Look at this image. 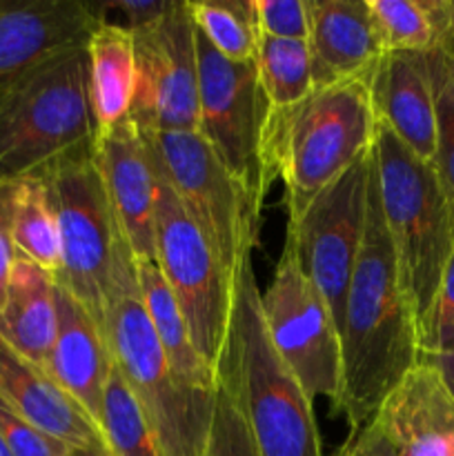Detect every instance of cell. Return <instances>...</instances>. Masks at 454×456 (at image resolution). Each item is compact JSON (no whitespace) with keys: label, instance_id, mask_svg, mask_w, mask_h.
Instances as JSON below:
<instances>
[{"label":"cell","instance_id":"cell-1","mask_svg":"<svg viewBox=\"0 0 454 456\" xmlns=\"http://www.w3.org/2000/svg\"><path fill=\"white\" fill-rule=\"evenodd\" d=\"M341 347V392L332 410L345 417L354 435L421 361L417 319L383 218L377 165L363 248L345 298Z\"/></svg>","mask_w":454,"mask_h":456},{"label":"cell","instance_id":"cell-2","mask_svg":"<svg viewBox=\"0 0 454 456\" xmlns=\"http://www.w3.org/2000/svg\"><path fill=\"white\" fill-rule=\"evenodd\" d=\"M378 118L369 80L352 78L312 89L283 110H270L265 127V169L270 185H285L288 218H296L320 190L368 156Z\"/></svg>","mask_w":454,"mask_h":456},{"label":"cell","instance_id":"cell-3","mask_svg":"<svg viewBox=\"0 0 454 456\" xmlns=\"http://www.w3.org/2000/svg\"><path fill=\"white\" fill-rule=\"evenodd\" d=\"M61 239L56 285L105 328V307L136 281V261L125 240L96 160V142L43 172Z\"/></svg>","mask_w":454,"mask_h":456},{"label":"cell","instance_id":"cell-4","mask_svg":"<svg viewBox=\"0 0 454 456\" xmlns=\"http://www.w3.org/2000/svg\"><path fill=\"white\" fill-rule=\"evenodd\" d=\"M93 142L87 45L40 62L0 94V183L47 172Z\"/></svg>","mask_w":454,"mask_h":456},{"label":"cell","instance_id":"cell-5","mask_svg":"<svg viewBox=\"0 0 454 456\" xmlns=\"http://www.w3.org/2000/svg\"><path fill=\"white\" fill-rule=\"evenodd\" d=\"M372 151L383 218L418 334L454 252V209L434 165L414 156L383 123Z\"/></svg>","mask_w":454,"mask_h":456},{"label":"cell","instance_id":"cell-6","mask_svg":"<svg viewBox=\"0 0 454 456\" xmlns=\"http://www.w3.org/2000/svg\"><path fill=\"white\" fill-rule=\"evenodd\" d=\"M240 396L261 456H323L312 399L274 350L261 310V289L245 258L234 274L230 334Z\"/></svg>","mask_w":454,"mask_h":456},{"label":"cell","instance_id":"cell-7","mask_svg":"<svg viewBox=\"0 0 454 456\" xmlns=\"http://www.w3.org/2000/svg\"><path fill=\"white\" fill-rule=\"evenodd\" d=\"M105 334L116 368L136 396L158 456H205L214 417V392L176 377L141 301L138 279L105 307Z\"/></svg>","mask_w":454,"mask_h":456},{"label":"cell","instance_id":"cell-8","mask_svg":"<svg viewBox=\"0 0 454 456\" xmlns=\"http://www.w3.org/2000/svg\"><path fill=\"white\" fill-rule=\"evenodd\" d=\"M154 160L158 172L154 209L156 263L185 316L196 352L216 372L234 310V274L223 265L203 232L182 209L156 151Z\"/></svg>","mask_w":454,"mask_h":456},{"label":"cell","instance_id":"cell-9","mask_svg":"<svg viewBox=\"0 0 454 456\" xmlns=\"http://www.w3.org/2000/svg\"><path fill=\"white\" fill-rule=\"evenodd\" d=\"M199 53V134L239 181L258 214L270 191L265 169V127L270 105L254 61L234 62L196 31Z\"/></svg>","mask_w":454,"mask_h":456},{"label":"cell","instance_id":"cell-10","mask_svg":"<svg viewBox=\"0 0 454 456\" xmlns=\"http://www.w3.org/2000/svg\"><path fill=\"white\" fill-rule=\"evenodd\" d=\"M145 134L182 209L199 225L223 265L236 274L240 263L252 256L261 214L199 132Z\"/></svg>","mask_w":454,"mask_h":456},{"label":"cell","instance_id":"cell-11","mask_svg":"<svg viewBox=\"0 0 454 456\" xmlns=\"http://www.w3.org/2000/svg\"><path fill=\"white\" fill-rule=\"evenodd\" d=\"M372 176L374 151H369L320 190L303 214L288 223L285 243L325 298L338 332L343 328L352 274L363 248Z\"/></svg>","mask_w":454,"mask_h":456},{"label":"cell","instance_id":"cell-12","mask_svg":"<svg viewBox=\"0 0 454 456\" xmlns=\"http://www.w3.org/2000/svg\"><path fill=\"white\" fill-rule=\"evenodd\" d=\"M267 334L312 401L323 396L336 403L343 377V347L334 316L316 285L285 243L274 276L261 292Z\"/></svg>","mask_w":454,"mask_h":456},{"label":"cell","instance_id":"cell-13","mask_svg":"<svg viewBox=\"0 0 454 456\" xmlns=\"http://www.w3.org/2000/svg\"><path fill=\"white\" fill-rule=\"evenodd\" d=\"M136 89L129 118L150 134L199 132V53L187 0H174L156 25L134 31Z\"/></svg>","mask_w":454,"mask_h":456},{"label":"cell","instance_id":"cell-14","mask_svg":"<svg viewBox=\"0 0 454 456\" xmlns=\"http://www.w3.org/2000/svg\"><path fill=\"white\" fill-rule=\"evenodd\" d=\"M336 456H454V399L439 370L418 361Z\"/></svg>","mask_w":454,"mask_h":456},{"label":"cell","instance_id":"cell-15","mask_svg":"<svg viewBox=\"0 0 454 456\" xmlns=\"http://www.w3.org/2000/svg\"><path fill=\"white\" fill-rule=\"evenodd\" d=\"M105 4L85 0H0V94L56 53L87 45Z\"/></svg>","mask_w":454,"mask_h":456},{"label":"cell","instance_id":"cell-16","mask_svg":"<svg viewBox=\"0 0 454 456\" xmlns=\"http://www.w3.org/2000/svg\"><path fill=\"white\" fill-rule=\"evenodd\" d=\"M96 160L134 261H156L158 172L150 138L132 118L96 136Z\"/></svg>","mask_w":454,"mask_h":456},{"label":"cell","instance_id":"cell-17","mask_svg":"<svg viewBox=\"0 0 454 456\" xmlns=\"http://www.w3.org/2000/svg\"><path fill=\"white\" fill-rule=\"evenodd\" d=\"M314 87L352 78H372L385 56L369 0H307Z\"/></svg>","mask_w":454,"mask_h":456},{"label":"cell","instance_id":"cell-18","mask_svg":"<svg viewBox=\"0 0 454 456\" xmlns=\"http://www.w3.org/2000/svg\"><path fill=\"white\" fill-rule=\"evenodd\" d=\"M56 338L45 361V372L101 430L105 387L116 365L105 328L62 288L56 294Z\"/></svg>","mask_w":454,"mask_h":456},{"label":"cell","instance_id":"cell-19","mask_svg":"<svg viewBox=\"0 0 454 456\" xmlns=\"http://www.w3.org/2000/svg\"><path fill=\"white\" fill-rule=\"evenodd\" d=\"M374 111L414 156L434 163L436 101L427 53H385L369 78Z\"/></svg>","mask_w":454,"mask_h":456},{"label":"cell","instance_id":"cell-20","mask_svg":"<svg viewBox=\"0 0 454 456\" xmlns=\"http://www.w3.org/2000/svg\"><path fill=\"white\" fill-rule=\"evenodd\" d=\"M0 401L25 421L69 448L105 444L96 423L40 365L0 337ZM107 445V444H105Z\"/></svg>","mask_w":454,"mask_h":456},{"label":"cell","instance_id":"cell-21","mask_svg":"<svg viewBox=\"0 0 454 456\" xmlns=\"http://www.w3.org/2000/svg\"><path fill=\"white\" fill-rule=\"evenodd\" d=\"M58 285L53 274L25 256L13 261L0 305V337L31 363L45 370L56 338Z\"/></svg>","mask_w":454,"mask_h":456},{"label":"cell","instance_id":"cell-22","mask_svg":"<svg viewBox=\"0 0 454 456\" xmlns=\"http://www.w3.org/2000/svg\"><path fill=\"white\" fill-rule=\"evenodd\" d=\"M89 102L96 136L129 118L136 89L134 31L120 22L102 20L87 40Z\"/></svg>","mask_w":454,"mask_h":456},{"label":"cell","instance_id":"cell-23","mask_svg":"<svg viewBox=\"0 0 454 456\" xmlns=\"http://www.w3.org/2000/svg\"><path fill=\"white\" fill-rule=\"evenodd\" d=\"M0 221L18 256L53 274L61 270L56 212L43 174L0 183Z\"/></svg>","mask_w":454,"mask_h":456},{"label":"cell","instance_id":"cell-24","mask_svg":"<svg viewBox=\"0 0 454 456\" xmlns=\"http://www.w3.org/2000/svg\"><path fill=\"white\" fill-rule=\"evenodd\" d=\"M136 279L145 314L158 337L160 347H163L174 374L196 390L214 392L216 372L196 352L185 316H182L176 297L169 289L158 263L136 261Z\"/></svg>","mask_w":454,"mask_h":456},{"label":"cell","instance_id":"cell-25","mask_svg":"<svg viewBox=\"0 0 454 456\" xmlns=\"http://www.w3.org/2000/svg\"><path fill=\"white\" fill-rule=\"evenodd\" d=\"M387 53L443 52L452 34V0H369Z\"/></svg>","mask_w":454,"mask_h":456},{"label":"cell","instance_id":"cell-26","mask_svg":"<svg viewBox=\"0 0 454 456\" xmlns=\"http://www.w3.org/2000/svg\"><path fill=\"white\" fill-rule=\"evenodd\" d=\"M254 65L270 110L296 105L314 89L310 47L303 40H283L261 34Z\"/></svg>","mask_w":454,"mask_h":456},{"label":"cell","instance_id":"cell-27","mask_svg":"<svg viewBox=\"0 0 454 456\" xmlns=\"http://www.w3.org/2000/svg\"><path fill=\"white\" fill-rule=\"evenodd\" d=\"M196 31L221 56L234 62L256 58L258 22L254 0H187Z\"/></svg>","mask_w":454,"mask_h":456},{"label":"cell","instance_id":"cell-28","mask_svg":"<svg viewBox=\"0 0 454 456\" xmlns=\"http://www.w3.org/2000/svg\"><path fill=\"white\" fill-rule=\"evenodd\" d=\"M205 456H261L243 408L239 365L230 343H225L216 365L214 417Z\"/></svg>","mask_w":454,"mask_h":456},{"label":"cell","instance_id":"cell-29","mask_svg":"<svg viewBox=\"0 0 454 456\" xmlns=\"http://www.w3.org/2000/svg\"><path fill=\"white\" fill-rule=\"evenodd\" d=\"M101 432L111 456H158L141 405L116 365L102 399Z\"/></svg>","mask_w":454,"mask_h":456},{"label":"cell","instance_id":"cell-30","mask_svg":"<svg viewBox=\"0 0 454 456\" xmlns=\"http://www.w3.org/2000/svg\"><path fill=\"white\" fill-rule=\"evenodd\" d=\"M436 101L434 169L454 209V61L443 52L427 53Z\"/></svg>","mask_w":454,"mask_h":456},{"label":"cell","instance_id":"cell-31","mask_svg":"<svg viewBox=\"0 0 454 456\" xmlns=\"http://www.w3.org/2000/svg\"><path fill=\"white\" fill-rule=\"evenodd\" d=\"M454 350V252L441 279L432 307L418 325V354L421 359Z\"/></svg>","mask_w":454,"mask_h":456},{"label":"cell","instance_id":"cell-32","mask_svg":"<svg viewBox=\"0 0 454 456\" xmlns=\"http://www.w3.org/2000/svg\"><path fill=\"white\" fill-rule=\"evenodd\" d=\"M0 436L12 456H65L69 445L38 430L0 401Z\"/></svg>","mask_w":454,"mask_h":456},{"label":"cell","instance_id":"cell-33","mask_svg":"<svg viewBox=\"0 0 454 456\" xmlns=\"http://www.w3.org/2000/svg\"><path fill=\"white\" fill-rule=\"evenodd\" d=\"M258 31L272 38L303 40L310 36L307 0H254Z\"/></svg>","mask_w":454,"mask_h":456},{"label":"cell","instance_id":"cell-34","mask_svg":"<svg viewBox=\"0 0 454 456\" xmlns=\"http://www.w3.org/2000/svg\"><path fill=\"white\" fill-rule=\"evenodd\" d=\"M172 4L174 0H116L105 4V12L111 9L123 13V27H127L129 31H142L156 25L172 9Z\"/></svg>","mask_w":454,"mask_h":456},{"label":"cell","instance_id":"cell-35","mask_svg":"<svg viewBox=\"0 0 454 456\" xmlns=\"http://www.w3.org/2000/svg\"><path fill=\"white\" fill-rule=\"evenodd\" d=\"M13 261H16V249H13L12 240H9L7 232L3 227V221H0V305L4 301V292H7Z\"/></svg>","mask_w":454,"mask_h":456},{"label":"cell","instance_id":"cell-36","mask_svg":"<svg viewBox=\"0 0 454 456\" xmlns=\"http://www.w3.org/2000/svg\"><path fill=\"white\" fill-rule=\"evenodd\" d=\"M421 361H427V363L434 365V368L439 370L450 396L454 399V350L445 352V354H439V356H432V359H421Z\"/></svg>","mask_w":454,"mask_h":456},{"label":"cell","instance_id":"cell-37","mask_svg":"<svg viewBox=\"0 0 454 456\" xmlns=\"http://www.w3.org/2000/svg\"><path fill=\"white\" fill-rule=\"evenodd\" d=\"M65 456H109V450H107L105 444L83 445V448H69V452Z\"/></svg>","mask_w":454,"mask_h":456},{"label":"cell","instance_id":"cell-38","mask_svg":"<svg viewBox=\"0 0 454 456\" xmlns=\"http://www.w3.org/2000/svg\"><path fill=\"white\" fill-rule=\"evenodd\" d=\"M452 9H454V0H452ZM443 53H445V56H448V58H452V61H454V20H452V34H450L448 43H445Z\"/></svg>","mask_w":454,"mask_h":456},{"label":"cell","instance_id":"cell-39","mask_svg":"<svg viewBox=\"0 0 454 456\" xmlns=\"http://www.w3.org/2000/svg\"><path fill=\"white\" fill-rule=\"evenodd\" d=\"M0 456H12V454H9V450H7V445H4V441H3V436H0Z\"/></svg>","mask_w":454,"mask_h":456},{"label":"cell","instance_id":"cell-40","mask_svg":"<svg viewBox=\"0 0 454 456\" xmlns=\"http://www.w3.org/2000/svg\"><path fill=\"white\" fill-rule=\"evenodd\" d=\"M109 456H111V454H109Z\"/></svg>","mask_w":454,"mask_h":456}]
</instances>
